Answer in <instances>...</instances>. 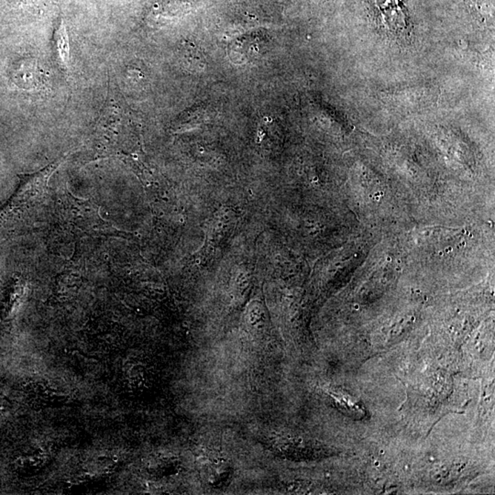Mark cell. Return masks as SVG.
<instances>
[{
  "label": "cell",
  "mask_w": 495,
  "mask_h": 495,
  "mask_svg": "<svg viewBox=\"0 0 495 495\" xmlns=\"http://www.w3.org/2000/svg\"><path fill=\"white\" fill-rule=\"evenodd\" d=\"M197 470L203 483L216 487L224 485L231 474L230 463L219 455H204L199 458Z\"/></svg>",
  "instance_id": "cell-1"
},
{
  "label": "cell",
  "mask_w": 495,
  "mask_h": 495,
  "mask_svg": "<svg viewBox=\"0 0 495 495\" xmlns=\"http://www.w3.org/2000/svg\"><path fill=\"white\" fill-rule=\"evenodd\" d=\"M376 3L380 10L383 22L387 25L389 30L403 33L408 24L405 14L400 7L398 0H376Z\"/></svg>",
  "instance_id": "cell-2"
},
{
  "label": "cell",
  "mask_w": 495,
  "mask_h": 495,
  "mask_svg": "<svg viewBox=\"0 0 495 495\" xmlns=\"http://www.w3.org/2000/svg\"><path fill=\"white\" fill-rule=\"evenodd\" d=\"M54 53L56 61L65 72L69 70L70 44L69 36L64 19L60 21L53 35Z\"/></svg>",
  "instance_id": "cell-3"
}]
</instances>
